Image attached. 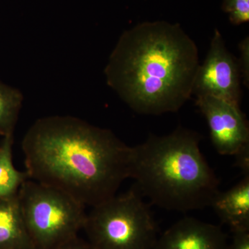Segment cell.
Here are the masks:
<instances>
[{"mask_svg": "<svg viewBox=\"0 0 249 249\" xmlns=\"http://www.w3.org/2000/svg\"><path fill=\"white\" fill-rule=\"evenodd\" d=\"M228 245L222 228L186 217L158 237L154 249H227Z\"/></svg>", "mask_w": 249, "mask_h": 249, "instance_id": "obj_8", "label": "cell"}, {"mask_svg": "<svg viewBox=\"0 0 249 249\" xmlns=\"http://www.w3.org/2000/svg\"><path fill=\"white\" fill-rule=\"evenodd\" d=\"M24 96L17 88L0 80V136L13 135Z\"/></svg>", "mask_w": 249, "mask_h": 249, "instance_id": "obj_12", "label": "cell"}, {"mask_svg": "<svg viewBox=\"0 0 249 249\" xmlns=\"http://www.w3.org/2000/svg\"><path fill=\"white\" fill-rule=\"evenodd\" d=\"M83 230L94 249H154L158 239L150 206L133 186L91 208Z\"/></svg>", "mask_w": 249, "mask_h": 249, "instance_id": "obj_4", "label": "cell"}, {"mask_svg": "<svg viewBox=\"0 0 249 249\" xmlns=\"http://www.w3.org/2000/svg\"><path fill=\"white\" fill-rule=\"evenodd\" d=\"M211 206L232 232L249 230V175L228 191H219Z\"/></svg>", "mask_w": 249, "mask_h": 249, "instance_id": "obj_9", "label": "cell"}, {"mask_svg": "<svg viewBox=\"0 0 249 249\" xmlns=\"http://www.w3.org/2000/svg\"><path fill=\"white\" fill-rule=\"evenodd\" d=\"M53 249H94L88 240H83L77 235L63 242Z\"/></svg>", "mask_w": 249, "mask_h": 249, "instance_id": "obj_17", "label": "cell"}, {"mask_svg": "<svg viewBox=\"0 0 249 249\" xmlns=\"http://www.w3.org/2000/svg\"><path fill=\"white\" fill-rule=\"evenodd\" d=\"M201 136L178 127L169 134H150L132 147L129 178L151 204L187 213L209 207L219 181L200 150Z\"/></svg>", "mask_w": 249, "mask_h": 249, "instance_id": "obj_3", "label": "cell"}, {"mask_svg": "<svg viewBox=\"0 0 249 249\" xmlns=\"http://www.w3.org/2000/svg\"><path fill=\"white\" fill-rule=\"evenodd\" d=\"M0 249H36L23 219L18 196L0 198Z\"/></svg>", "mask_w": 249, "mask_h": 249, "instance_id": "obj_10", "label": "cell"}, {"mask_svg": "<svg viewBox=\"0 0 249 249\" xmlns=\"http://www.w3.org/2000/svg\"><path fill=\"white\" fill-rule=\"evenodd\" d=\"M240 58L237 60L241 78L246 87L249 84V37H245L238 45Z\"/></svg>", "mask_w": 249, "mask_h": 249, "instance_id": "obj_14", "label": "cell"}, {"mask_svg": "<svg viewBox=\"0 0 249 249\" xmlns=\"http://www.w3.org/2000/svg\"><path fill=\"white\" fill-rule=\"evenodd\" d=\"M241 79L237 59L229 52L222 34L215 29L206 58L198 67L193 94L196 97L211 96L240 106Z\"/></svg>", "mask_w": 249, "mask_h": 249, "instance_id": "obj_6", "label": "cell"}, {"mask_svg": "<svg viewBox=\"0 0 249 249\" xmlns=\"http://www.w3.org/2000/svg\"><path fill=\"white\" fill-rule=\"evenodd\" d=\"M231 243L228 245L227 249H249V230L232 232Z\"/></svg>", "mask_w": 249, "mask_h": 249, "instance_id": "obj_15", "label": "cell"}, {"mask_svg": "<svg viewBox=\"0 0 249 249\" xmlns=\"http://www.w3.org/2000/svg\"><path fill=\"white\" fill-rule=\"evenodd\" d=\"M18 200L36 249H53L78 235L84 227L85 206L53 187L28 178Z\"/></svg>", "mask_w": 249, "mask_h": 249, "instance_id": "obj_5", "label": "cell"}, {"mask_svg": "<svg viewBox=\"0 0 249 249\" xmlns=\"http://www.w3.org/2000/svg\"><path fill=\"white\" fill-rule=\"evenodd\" d=\"M234 157L235 167L241 170L244 176L249 175V145L241 149Z\"/></svg>", "mask_w": 249, "mask_h": 249, "instance_id": "obj_16", "label": "cell"}, {"mask_svg": "<svg viewBox=\"0 0 249 249\" xmlns=\"http://www.w3.org/2000/svg\"><path fill=\"white\" fill-rule=\"evenodd\" d=\"M196 105L206 119L218 153L234 156L249 145L248 122L240 106L211 96L196 97Z\"/></svg>", "mask_w": 249, "mask_h": 249, "instance_id": "obj_7", "label": "cell"}, {"mask_svg": "<svg viewBox=\"0 0 249 249\" xmlns=\"http://www.w3.org/2000/svg\"><path fill=\"white\" fill-rule=\"evenodd\" d=\"M222 8L234 25L249 22V0H223Z\"/></svg>", "mask_w": 249, "mask_h": 249, "instance_id": "obj_13", "label": "cell"}, {"mask_svg": "<svg viewBox=\"0 0 249 249\" xmlns=\"http://www.w3.org/2000/svg\"><path fill=\"white\" fill-rule=\"evenodd\" d=\"M14 137L8 135L0 142V198L17 196L19 188L29 178L27 173L15 168L13 161Z\"/></svg>", "mask_w": 249, "mask_h": 249, "instance_id": "obj_11", "label": "cell"}, {"mask_svg": "<svg viewBox=\"0 0 249 249\" xmlns=\"http://www.w3.org/2000/svg\"><path fill=\"white\" fill-rule=\"evenodd\" d=\"M199 66L197 46L179 24L157 21L124 31L104 73L132 110L160 115L177 112L191 98Z\"/></svg>", "mask_w": 249, "mask_h": 249, "instance_id": "obj_2", "label": "cell"}, {"mask_svg": "<svg viewBox=\"0 0 249 249\" xmlns=\"http://www.w3.org/2000/svg\"><path fill=\"white\" fill-rule=\"evenodd\" d=\"M30 179L93 207L115 196L129 178L132 147L110 129L71 116L37 119L22 139Z\"/></svg>", "mask_w": 249, "mask_h": 249, "instance_id": "obj_1", "label": "cell"}]
</instances>
